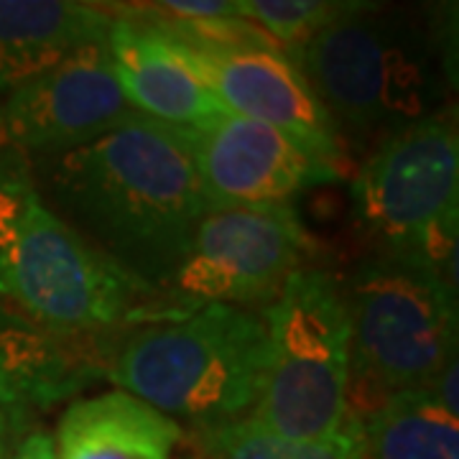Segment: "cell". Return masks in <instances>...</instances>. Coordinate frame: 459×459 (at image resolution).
<instances>
[{"mask_svg":"<svg viewBox=\"0 0 459 459\" xmlns=\"http://www.w3.org/2000/svg\"><path fill=\"white\" fill-rule=\"evenodd\" d=\"M44 184L51 210L153 294L210 214L181 131L143 115L47 156Z\"/></svg>","mask_w":459,"mask_h":459,"instance_id":"obj_1","label":"cell"},{"mask_svg":"<svg viewBox=\"0 0 459 459\" xmlns=\"http://www.w3.org/2000/svg\"><path fill=\"white\" fill-rule=\"evenodd\" d=\"M0 304L59 329L159 325L156 294L41 197L31 159L0 146Z\"/></svg>","mask_w":459,"mask_h":459,"instance_id":"obj_2","label":"cell"},{"mask_svg":"<svg viewBox=\"0 0 459 459\" xmlns=\"http://www.w3.org/2000/svg\"><path fill=\"white\" fill-rule=\"evenodd\" d=\"M434 23L409 11L355 3L296 54L337 135L385 138L442 113L455 72Z\"/></svg>","mask_w":459,"mask_h":459,"instance_id":"obj_3","label":"cell"},{"mask_svg":"<svg viewBox=\"0 0 459 459\" xmlns=\"http://www.w3.org/2000/svg\"><path fill=\"white\" fill-rule=\"evenodd\" d=\"M263 362V316L214 304L177 322L126 329L108 380L174 421L212 429L253 411Z\"/></svg>","mask_w":459,"mask_h":459,"instance_id":"obj_4","label":"cell"},{"mask_svg":"<svg viewBox=\"0 0 459 459\" xmlns=\"http://www.w3.org/2000/svg\"><path fill=\"white\" fill-rule=\"evenodd\" d=\"M350 319V395L365 419L388 395L427 388L457 358V294L413 263L373 255L344 283Z\"/></svg>","mask_w":459,"mask_h":459,"instance_id":"obj_5","label":"cell"},{"mask_svg":"<svg viewBox=\"0 0 459 459\" xmlns=\"http://www.w3.org/2000/svg\"><path fill=\"white\" fill-rule=\"evenodd\" d=\"M352 207L377 255L413 263L457 294L455 115L442 110L380 138L352 179Z\"/></svg>","mask_w":459,"mask_h":459,"instance_id":"obj_6","label":"cell"},{"mask_svg":"<svg viewBox=\"0 0 459 459\" xmlns=\"http://www.w3.org/2000/svg\"><path fill=\"white\" fill-rule=\"evenodd\" d=\"M263 325L261 394L247 416L294 442L337 434L350 416V319L340 281L299 268L263 309Z\"/></svg>","mask_w":459,"mask_h":459,"instance_id":"obj_7","label":"cell"},{"mask_svg":"<svg viewBox=\"0 0 459 459\" xmlns=\"http://www.w3.org/2000/svg\"><path fill=\"white\" fill-rule=\"evenodd\" d=\"M312 235L286 204L204 214L186 253L156 294V319L177 322L204 307H268L312 255Z\"/></svg>","mask_w":459,"mask_h":459,"instance_id":"obj_8","label":"cell"},{"mask_svg":"<svg viewBox=\"0 0 459 459\" xmlns=\"http://www.w3.org/2000/svg\"><path fill=\"white\" fill-rule=\"evenodd\" d=\"M210 212L286 204L304 189L342 177L294 138L228 113L199 128H179Z\"/></svg>","mask_w":459,"mask_h":459,"instance_id":"obj_9","label":"cell"},{"mask_svg":"<svg viewBox=\"0 0 459 459\" xmlns=\"http://www.w3.org/2000/svg\"><path fill=\"white\" fill-rule=\"evenodd\" d=\"M115 80L108 47H90L5 92L3 146L26 156H59L135 117Z\"/></svg>","mask_w":459,"mask_h":459,"instance_id":"obj_10","label":"cell"},{"mask_svg":"<svg viewBox=\"0 0 459 459\" xmlns=\"http://www.w3.org/2000/svg\"><path fill=\"white\" fill-rule=\"evenodd\" d=\"M171 44L197 69L199 77L210 84V90L230 113L286 133L299 146L344 174L347 166L342 138L337 135L332 117L286 51L202 49L181 47L177 41Z\"/></svg>","mask_w":459,"mask_h":459,"instance_id":"obj_11","label":"cell"},{"mask_svg":"<svg viewBox=\"0 0 459 459\" xmlns=\"http://www.w3.org/2000/svg\"><path fill=\"white\" fill-rule=\"evenodd\" d=\"M126 329H59L0 304V368L18 401L49 409L108 377Z\"/></svg>","mask_w":459,"mask_h":459,"instance_id":"obj_12","label":"cell"},{"mask_svg":"<svg viewBox=\"0 0 459 459\" xmlns=\"http://www.w3.org/2000/svg\"><path fill=\"white\" fill-rule=\"evenodd\" d=\"M105 47L123 98L148 120L199 128L230 113L179 49L146 23L117 16Z\"/></svg>","mask_w":459,"mask_h":459,"instance_id":"obj_13","label":"cell"},{"mask_svg":"<svg viewBox=\"0 0 459 459\" xmlns=\"http://www.w3.org/2000/svg\"><path fill=\"white\" fill-rule=\"evenodd\" d=\"M115 18L110 5L98 3L0 0V92L90 47H105Z\"/></svg>","mask_w":459,"mask_h":459,"instance_id":"obj_14","label":"cell"},{"mask_svg":"<svg viewBox=\"0 0 459 459\" xmlns=\"http://www.w3.org/2000/svg\"><path fill=\"white\" fill-rule=\"evenodd\" d=\"M179 421L120 388L74 401L62 413L56 459H174Z\"/></svg>","mask_w":459,"mask_h":459,"instance_id":"obj_15","label":"cell"},{"mask_svg":"<svg viewBox=\"0 0 459 459\" xmlns=\"http://www.w3.org/2000/svg\"><path fill=\"white\" fill-rule=\"evenodd\" d=\"M362 424V459H459V416L429 388L388 395Z\"/></svg>","mask_w":459,"mask_h":459,"instance_id":"obj_16","label":"cell"},{"mask_svg":"<svg viewBox=\"0 0 459 459\" xmlns=\"http://www.w3.org/2000/svg\"><path fill=\"white\" fill-rule=\"evenodd\" d=\"M202 459H362V424L352 413L344 427L312 442L283 439L250 416L212 429H199Z\"/></svg>","mask_w":459,"mask_h":459,"instance_id":"obj_17","label":"cell"},{"mask_svg":"<svg viewBox=\"0 0 459 459\" xmlns=\"http://www.w3.org/2000/svg\"><path fill=\"white\" fill-rule=\"evenodd\" d=\"M352 0H235V13L268 33L291 59L334 21L352 11Z\"/></svg>","mask_w":459,"mask_h":459,"instance_id":"obj_18","label":"cell"},{"mask_svg":"<svg viewBox=\"0 0 459 459\" xmlns=\"http://www.w3.org/2000/svg\"><path fill=\"white\" fill-rule=\"evenodd\" d=\"M148 13L169 18H228L235 13V0H166V3H141Z\"/></svg>","mask_w":459,"mask_h":459,"instance_id":"obj_19","label":"cell"},{"mask_svg":"<svg viewBox=\"0 0 459 459\" xmlns=\"http://www.w3.org/2000/svg\"><path fill=\"white\" fill-rule=\"evenodd\" d=\"M457 358H452V360L444 365L442 370L437 373V377L429 383L427 388L434 394V398L442 403L444 409L449 411V413H455L459 416V401H457Z\"/></svg>","mask_w":459,"mask_h":459,"instance_id":"obj_20","label":"cell"},{"mask_svg":"<svg viewBox=\"0 0 459 459\" xmlns=\"http://www.w3.org/2000/svg\"><path fill=\"white\" fill-rule=\"evenodd\" d=\"M8 459H56L54 437L41 431V429H36L16 444V449L8 455Z\"/></svg>","mask_w":459,"mask_h":459,"instance_id":"obj_21","label":"cell"},{"mask_svg":"<svg viewBox=\"0 0 459 459\" xmlns=\"http://www.w3.org/2000/svg\"><path fill=\"white\" fill-rule=\"evenodd\" d=\"M18 419H21V411H8L0 409V459H8V446H11V437L16 431Z\"/></svg>","mask_w":459,"mask_h":459,"instance_id":"obj_22","label":"cell"},{"mask_svg":"<svg viewBox=\"0 0 459 459\" xmlns=\"http://www.w3.org/2000/svg\"><path fill=\"white\" fill-rule=\"evenodd\" d=\"M0 409H8V411L23 409V403L18 401L16 391H13L11 380L5 377V373H3V368H0Z\"/></svg>","mask_w":459,"mask_h":459,"instance_id":"obj_23","label":"cell"},{"mask_svg":"<svg viewBox=\"0 0 459 459\" xmlns=\"http://www.w3.org/2000/svg\"><path fill=\"white\" fill-rule=\"evenodd\" d=\"M0 146H3V135H0Z\"/></svg>","mask_w":459,"mask_h":459,"instance_id":"obj_24","label":"cell"}]
</instances>
